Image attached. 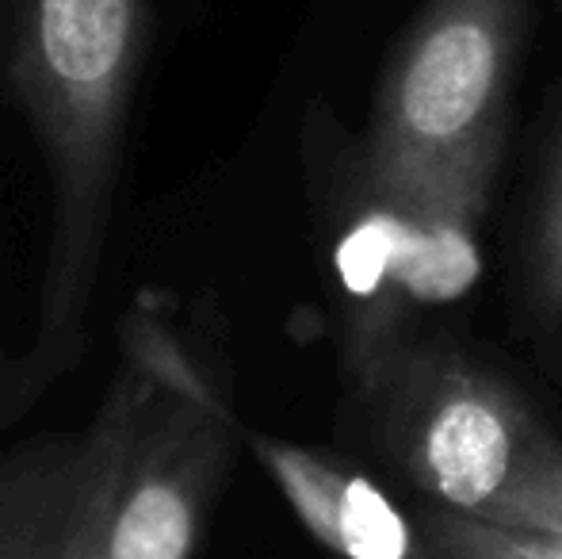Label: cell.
Returning a JSON list of instances; mask_svg holds the SVG:
<instances>
[{
    "label": "cell",
    "mask_w": 562,
    "mask_h": 559,
    "mask_svg": "<svg viewBox=\"0 0 562 559\" xmlns=\"http://www.w3.org/2000/svg\"><path fill=\"white\" fill-rule=\"evenodd\" d=\"M234 433L218 376L142 295L97 418L0 456V559H195Z\"/></svg>",
    "instance_id": "obj_1"
},
{
    "label": "cell",
    "mask_w": 562,
    "mask_h": 559,
    "mask_svg": "<svg viewBox=\"0 0 562 559\" xmlns=\"http://www.w3.org/2000/svg\"><path fill=\"white\" fill-rule=\"evenodd\" d=\"M146 51L149 0H8V85L50 172L38 349L23 372L58 376L81 345Z\"/></svg>",
    "instance_id": "obj_2"
},
{
    "label": "cell",
    "mask_w": 562,
    "mask_h": 559,
    "mask_svg": "<svg viewBox=\"0 0 562 559\" xmlns=\"http://www.w3.org/2000/svg\"><path fill=\"white\" fill-rule=\"evenodd\" d=\"M360 399L371 440L432 506L505 522L562 487V440L505 376L451 342H406Z\"/></svg>",
    "instance_id": "obj_3"
},
{
    "label": "cell",
    "mask_w": 562,
    "mask_h": 559,
    "mask_svg": "<svg viewBox=\"0 0 562 559\" xmlns=\"http://www.w3.org/2000/svg\"><path fill=\"white\" fill-rule=\"evenodd\" d=\"M532 12L536 0H425L386 62L360 142L379 180L437 185L502 169Z\"/></svg>",
    "instance_id": "obj_4"
},
{
    "label": "cell",
    "mask_w": 562,
    "mask_h": 559,
    "mask_svg": "<svg viewBox=\"0 0 562 559\" xmlns=\"http://www.w3.org/2000/svg\"><path fill=\"white\" fill-rule=\"evenodd\" d=\"M497 169L437 185H391L360 146L334 192V277L345 318V372L356 391L394 357L417 314L463 299L479 280V223Z\"/></svg>",
    "instance_id": "obj_5"
},
{
    "label": "cell",
    "mask_w": 562,
    "mask_h": 559,
    "mask_svg": "<svg viewBox=\"0 0 562 559\" xmlns=\"http://www.w3.org/2000/svg\"><path fill=\"white\" fill-rule=\"evenodd\" d=\"M260 468L272 476L288 506L318 545L340 559H422L417 522H409L391 494L356 468L291 440L257 433Z\"/></svg>",
    "instance_id": "obj_6"
},
{
    "label": "cell",
    "mask_w": 562,
    "mask_h": 559,
    "mask_svg": "<svg viewBox=\"0 0 562 559\" xmlns=\"http://www.w3.org/2000/svg\"><path fill=\"white\" fill-rule=\"evenodd\" d=\"M517 295L536 349L548 365L562 368V123L551 138L532 215L520 238Z\"/></svg>",
    "instance_id": "obj_7"
},
{
    "label": "cell",
    "mask_w": 562,
    "mask_h": 559,
    "mask_svg": "<svg viewBox=\"0 0 562 559\" xmlns=\"http://www.w3.org/2000/svg\"><path fill=\"white\" fill-rule=\"evenodd\" d=\"M422 559H562V487L505 522L429 506L417 517Z\"/></svg>",
    "instance_id": "obj_8"
},
{
    "label": "cell",
    "mask_w": 562,
    "mask_h": 559,
    "mask_svg": "<svg viewBox=\"0 0 562 559\" xmlns=\"http://www.w3.org/2000/svg\"><path fill=\"white\" fill-rule=\"evenodd\" d=\"M8 372V368H4V357H0V376H4Z\"/></svg>",
    "instance_id": "obj_9"
},
{
    "label": "cell",
    "mask_w": 562,
    "mask_h": 559,
    "mask_svg": "<svg viewBox=\"0 0 562 559\" xmlns=\"http://www.w3.org/2000/svg\"><path fill=\"white\" fill-rule=\"evenodd\" d=\"M559 4H562V0H559Z\"/></svg>",
    "instance_id": "obj_10"
}]
</instances>
